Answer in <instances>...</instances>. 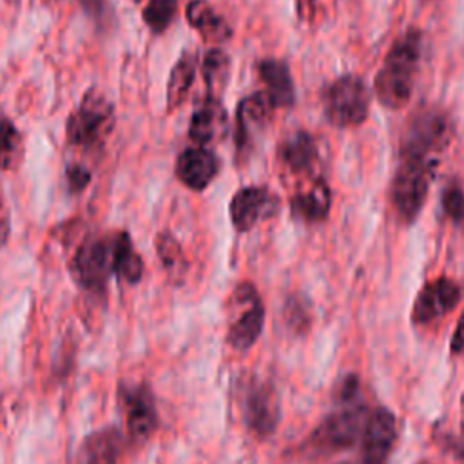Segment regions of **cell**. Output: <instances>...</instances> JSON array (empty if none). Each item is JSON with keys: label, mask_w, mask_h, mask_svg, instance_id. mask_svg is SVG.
Here are the masks:
<instances>
[{"label": "cell", "mask_w": 464, "mask_h": 464, "mask_svg": "<svg viewBox=\"0 0 464 464\" xmlns=\"http://www.w3.org/2000/svg\"><path fill=\"white\" fill-rule=\"evenodd\" d=\"M24 160L22 134L9 123L0 121V170H14Z\"/></svg>", "instance_id": "25"}, {"label": "cell", "mask_w": 464, "mask_h": 464, "mask_svg": "<svg viewBox=\"0 0 464 464\" xmlns=\"http://www.w3.org/2000/svg\"><path fill=\"white\" fill-rule=\"evenodd\" d=\"M156 250L170 281L181 283L188 270V263L176 237L170 232H160L156 236Z\"/></svg>", "instance_id": "23"}, {"label": "cell", "mask_w": 464, "mask_h": 464, "mask_svg": "<svg viewBox=\"0 0 464 464\" xmlns=\"http://www.w3.org/2000/svg\"><path fill=\"white\" fill-rule=\"evenodd\" d=\"M83 9L94 16V18H102L107 11V0H80Z\"/></svg>", "instance_id": "32"}, {"label": "cell", "mask_w": 464, "mask_h": 464, "mask_svg": "<svg viewBox=\"0 0 464 464\" xmlns=\"http://www.w3.org/2000/svg\"><path fill=\"white\" fill-rule=\"evenodd\" d=\"M370 89L359 76H341L334 80L323 96L324 114L337 127L361 125L370 112Z\"/></svg>", "instance_id": "4"}, {"label": "cell", "mask_w": 464, "mask_h": 464, "mask_svg": "<svg viewBox=\"0 0 464 464\" xmlns=\"http://www.w3.org/2000/svg\"><path fill=\"white\" fill-rule=\"evenodd\" d=\"M89 179H91V174L82 165H71L67 169V181H69L71 190H74V192L83 190L89 185Z\"/></svg>", "instance_id": "29"}, {"label": "cell", "mask_w": 464, "mask_h": 464, "mask_svg": "<svg viewBox=\"0 0 464 464\" xmlns=\"http://www.w3.org/2000/svg\"><path fill=\"white\" fill-rule=\"evenodd\" d=\"M201 74L208 91V96L219 98L227 87L230 76V58L221 49H210L201 63Z\"/></svg>", "instance_id": "24"}, {"label": "cell", "mask_w": 464, "mask_h": 464, "mask_svg": "<svg viewBox=\"0 0 464 464\" xmlns=\"http://www.w3.org/2000/svg\"><path fill=\"white\" fill-rule=\"evenodd\" d=\"M357 377L355 375H348L343 382H341V388H339V399L343 402H348L352 401L355 395H357Z\"/></svg>", "instance_id": "31"}, {"label": "cell", "mask_w": 464, "mask_h": 464, "mask_svg": "<svg viewBox=\"0 0 464 464\" xmlns=\"http://www.w3.org/2000/svg\"><path fill=\"white\" fill-rule=\"evenodd\" d=\"M129 435L136 440L149 439L158 428V410L154 395L147 384H138L123 392Z\"/></svg>", "instance_id": "13"}, {"label": "cell", "mask_w": 464, "mask_h": 464, "mask_svg": "<svg viewBox=\"0 0 464 464\" xmlns=\"http://www.w3.org/2000/svg\"><path fill=\"white\" fill-rule=\"evenodd\" d=\"M227 132V112L219 98L207 96L192 112L188 136L196 145L207 147L219 141Z\"/></svg>", "instance_id": "14"}, {"label": "cell", "mask_w": 464, "mask_h": 464, "mask_svg": "<svg viewBox=\"0 0 464 464\" xmlns=\"http://www.w3.org/2000/svg\"><path fill=\"white\" fill-rule=\"evenodd\" d=\"M279 399L274 386L266 381H254L243 401V419L248 430L259 437H270L279 422Z\"/></svg>", "instance_id": "9"}, {"label": "cell", "mask_w": 464, "mask_h": 464, "mask_svg": "<svg viewBox=\"0 0 464 464\" xmlns=\"http://www.w3.org/2000/svg\"><path fill=\"white\" fill-rule=\"evenodd\" d=\"M257 74L265 85V98L272 107H292L295 103V87L290 69L281 60H261Z\"/></svg>", "instance_id": "19"}, {"label": "cell", "mask_w": 464, "mask_h": 464, "mask_svg": "<svg viewBox=\"0 0 464 464\" xmlns=\"http://www.w3.org/2000/svg\"><path fill=\"white\" fill-rule=\"evenodd\" d=\"M453 448H455V453L464 455V415H462V422H460V433L453 440Z\"/></svg>", "instance_id": "34"}, {"label": "cell", "mask_w": 464, "mask_h": 464, "mask_svg": "<svg viewBox=\"0 0 464 464\" xmlns=\"http://www.w3.org/2000/svg\"><path fill=\"white\" fill-rule=\"evenodd\" d=\"M370 408L364 404H350L328 415L312 433L310 446L315 451H339L352 448L362 439Z\"/></svg>", "instance_id": "6"}, {"label": "cell", "mask_w": 464, "mask_h": 464, "mask_svg": "<svg viewBox=\"0 0 464 464\" xmlns=\"http://www.w3.org/2000/svg\"><path fill=\"white\" fill-rule=\"evenodd\" d=\"M114 234L87 237L74 254L72 272L78 283L91 292H102L114 274Z\"/></svg>", "instance_id": "7"}, {"label": "cell", "mask_w": 464, "mask_h": 464, "mask_svg": "<svg viewBox=\"0 0 464 464\" xmlns=\"http://www.w3.org/2000/svg\"><path fill=\"white\" fill-rule=\"evenodd\" d=\"M450 140L451 123L439 109H420L408 120L390 190L392 207L401 223L408 225L420 214Z\"/></svg>", "instance_id": "1"}, {"label": "cell", "mask_w": 464, "mask_h": 464, "mask_svg": "<svg viewBox=\"0 0 464 464\" xmlns=\"http://www.w3.org/2000/svg\"><path fill=\"white\" fill-rule=\"evenodd\" d=\"M281 201L268 187L248 185L234 192L230 199V221L237 232H248L279 212Z\"/></svg>", "instance_id": "8"}, {"label": "cell", "mask_w": 464, "mask_h": 464, "mask_svg": "<svg viewBox=\"0 0 464 464\" xmlns=\"http://www.w3.org/2000/svg\"><path fill=\"white\" fill-rule=\"evenodd\" d=\"M185 14L188 24L208 40H225L230 36L227 22L205 0H190Z\"/></svg>", "instance_id": "21"}, {"label": "cell", "mask_w": 464, "mask_h": 464, "mask_svg": "<svg viewBox=\"0 0 464 464\" xmlns=\"http://www.w3.org/2000/svg\"><path fill=\"white\" fill-rule=\"evenodd\" d=\"M420 49L422 34L415 27L406 29L395 38L373 80V92L381 105L397 111L410 102L419 71Z\"/></svg>", "instance_id": "2"}, {"label": "cell", "mask_w": 464, "mask_h": 464, "mask_svg": "<svg viewBox=\"0 0 464 464\" xmlns=\"http://www.w3.org/2000/svg\"><path fill=\"white\" fill-rule=\"evenodd\" d=\"M218 172L219 160L208 147H187L178 156L176 176L190 190H205L218 176Z\"/></svg>", "instance_id": "12"}, {"label": "cell", "mask_w": 464, "mask_h": 464, "mask_svg": "<svg viewBox=\"0 0 464 464\" xmlns=\"http://www.w3.org/2000/svg\"><path fill=\"white\" fill-rule=\"evenodd\" d=\"M277 156L286 172L294 176H306L314 172L319 160V150L312 134L295 130L279 143Z\"/></svg>", "instance_id": "15"}, {"label": "cell", "mask_w": 464, "mask_h": 464, "mask_svg": "<svg viewBox=\"0 0 464 464\" xmlns=\"http://www.w3.org/2000/svg\"><path fill=\"white\" fill-rule=\"evenodd\" d=\"M230 308L227 341L234 350L245 352L257 341L265 323V306L256 286L248 281L239 283L232 292Z\"/></svg>", "instance_id": "5"}, {"label": "cell", "mask_w": 464, "mask_h": 464, "mask_svg": "<svg viewBox=\"0 0 464 464\" xmlns=\"http://www.w3.org/2000/svg\"><path fill=\"white\" fill-rule=\"evenodd\" d=\"M114 274L127 281L138 283L143 276V261L134 250V245L127 232H114Z\"/></svg>", "instance_id": "22"}, {"label": "cell", "mask_w": 464, "mask_h": 464, "mask_svg": "<svg viewBox=\"0 0 464 464\" xmlns=\"http://www.w3.org/2000/svg\"><path fill=\"white\" fill-rule=\"evenodd\" d=\"M116 123L114 107L100 91H87L67 120V141L74 147H102Z\"/></svg>", "instance_id": "3"}, {"label": "cell", "mask_w": 464, "mask_h": 464, "mask_svg": "<svg viewBox=\"0 0 464 464\" xmlns=\"http://www.w3.org/2000/svg\"><path fill=\"white\" fill-rule=\"evenodd\" d=\"M460 295L462 290L459 283L450 277L440 276L437 279L428 281L417 294V299L411 308V321L415 324H428L444 317L457 306Z\"/></svg>", "instance_id": "10"}, {"label": "cell", "mask_w": 464, "mask_h": 464, "mask_svg": "<svg viewBox=\"0 0 464 464\" xmlns=\"http://www.w3.org/2000/svg\"><path fill=\"white\" fill-rule=\"evenodd\" d=\"M7 236H9V225H7V218H5L2 203H0V248L5 245Z\"/></svg>", "instance_id": "33"}, {"label": "cell", "mask_w": 464, "mask_h": 464, "mask_svg": "<svg viewBox=\"0 0 464 464\" xmlns=\"http://www.w3.org/2000/svg\"><path fill=\"white\" fill-rule=\"evenodd\" d=\"M196 63H198V56L188 51L183 53L178 58V62L174 63L170 76H169V83H167V109L169 111L178 109L185 102V98L194 83Z\"/></svg>", "instance_id": "20"}, {"label": "cell", "mask_w": 464, "mask_h": 464, "mask_svg": "<svg viewBox=\"0 0 464 464\" xmlns=\"http://www.w3.org/2000/svg\"><path fill=\"white\" fill-rule=\"evenodd\" d=\"M450 348L455 355H464V310H462V314L459 317V323L455 326V332L451 335Z\"/></svg>", "instance_id": "30"}, {"label": "cell", "mask_w": 464, "mask_h": 464, "mask_svg": "<svg viewBox=\"0 0 464 464\" xmlns=\"http://www.w3.org/2000/svg\"><path fill=\"white\" fill-rule=\"evenodd\" d=\"M361 440V464H386L397 440L395 415L382 406L370 410V417Z\"/></svg>", "instance_id": "11"}, {"label": "cell", "mask_w": 464, "mask_h": 464, "mask_svg": "<svg viewBox=\"0 0 464 464\" xmlns=\"http://www.w3.org/2000/svg\"><path fill=\"white\" fill-rule=\"evenodd\" d=\"M444 214L457 225H464V188L453 181L444 188L442 194Z\"/></svg>", "instance_id": "27"}, {"label": "cell", "mask_w": 464, "mask_h": 464, "mask_svg": "<svg viewBox=\"0 0 464 464\" xmlns=\"http://www.w3.org/2000/svg\"><path fill=\"white\" fill-rule=\"evenodd\" d=\"M176 13L178 0H149L143 9V20L152 33L160 34L172 24Z\"/></svg>", "instance_id": "26"}, {"label": "cell", "mask_w": 464, "mask_h": 464, "mask_svg": "<svg viewBox=\"0 0 464 464\" xmlns=\"http://www.w3.org/2000/svg\"><path fill=\"white\" fill-rule=\"evenodd\" d=\"M272 105L263 92L245 96L236 111V149L237 154H246L254 134L265 125Z\"/></svg>", "instance_id": "17"}, {"label": "cell", "mask_w": 464, "mask_h": 464, "mask_svg": "<svg viewBox=\"0 0 464 464\" xmlns=\"http://www.w3.org/2000/svg\"><path fill=\"white\" fill-rule=\"evenodd\" d=\"M127 440L120 428L109 426L85 437L80 448L82 464H118Z\"/></svg>", "instance_id": "18"}, {"label": "cell", "mask_w": 464, "mask_h": 464, "mask_svg": "<svg viewBox=\"0 0 464 464\" xmlns=\"http://www.w3.org/2000/svg\"><path fill=\"white\" fill-rule=\"evenodd\" d=\"M332 205L330 187L324 179L315 178L304 188L290 198V212L303 223H321L328 218Z\"/></svg>", "instance_id": "16"}, {"label": "cell", "mask_w": 464, "mask_h": 464, "mask_svg": "<svg viewBox=\"0 0 464 464\" xmlns=\"http://www.w3.org/2000/svg\"><path fill=\"white\" fill-rule=\"evenodd\" d=\"M285 319L294 332H304L310 326V315L306 304L297 297H290L285 304Z\"/></svg>", "instance_id": "28"}]
</instances>
